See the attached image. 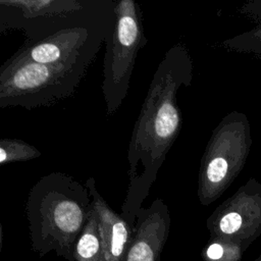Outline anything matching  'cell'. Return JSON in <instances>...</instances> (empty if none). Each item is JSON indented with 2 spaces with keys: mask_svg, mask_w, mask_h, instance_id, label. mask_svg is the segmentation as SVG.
Listing matches in <instances>:
<instances>
[{
  "mask_svg": "<svg viewBox=\"0 0 261 261\" xmlns=\"http://www.w3.org/2000/svg\"><path fill=\"white\" fill-rule=\"evenodd\" d=\"M192 79L190 51L184 43H177L167 50L153 74L128 144V185L120 214L133 227L181 129L177 92L191 86Z\"/></svg>",
  "mask_w": 261,
  "mask_h": 261,
  "instance_id": "6da1fadb",
  "label": "cell"
},
{
  "mask_svg": "<svg viewBox=\"0 0 261 261\" xmlns=\"http://www.w3.org/2000/svg\"><path fill=\"white\" fill-rule=\"evenodd\" d=\"M93 199L86 185L61 171L42 176L30 190L25 213L32 249L40 257L55 252L75 261L77 241L87 224Z\"/></svg>",
  "mask_w": 261,
  "mask_h": 261,
  "instance_id": "7a4b0ae2",
  "label": "cell"
},
{
  "mask_svg": "<svg viewBox=\"0 0 261 261\" xmlns=\"http://www.w3.org/2000/svg\"><path fill=\"white\" fill-rule=\"evenodd\" d=\"M90 66L43 64L11 55L0 68V107L51 106L75 92Z\"/></svg>",
  "mask_w": 261,
  "mask_h": 261,
  "instance_id": "3957f363",
  "label": "cell"
},
{
  "mask_svg": "<svg viewBox=\"0 0 261 261\" xmlns=\"http://www.w3.org/2000/svg\"><path fill=\"white\" fill-rule=\"evenodd\" d=\"M114 12L113 0H0V33L17 30L34 43Z\"/></svg>",
  "mask_w": 261,
  "mask_h": 261,
  "instance_id": "277c9868",
  "label": "cell"
},
{
  "mask_svg": "<svg viewBox=\"0 0 261 261\" xmlns=\"http://www.w3.org/2000/svg\"><path fill=\"white\" fill-rule=\"evenodd\" d=\"M252 147L251 125L239 111L227 113L213 129L201 158L197 195L202 205L216 201L243 170Z\"/></svg>",
  "mask_w": 261,
  "mask_h": 261,
  "instance_id": "5b68a950",
  "label": "cell"
},
{
  "mask_svg": "<svg viewBox=\"0 0 261 261\" xmlns=\"http://www.w3.org/2000/svg\"><path fill=\"white\" fill-rule=\"evenodd\" d=\"M142 9L134 0L115 1V21L106 39L102 92L112 116L125 99L139 51L147 44Z\"/></svg>",
  "mask_w": 261,
  "mask_h": 261,
  "instance_id": "8992f818",
  "label": "cell"
},
{
  "mask_svg": "<svg viewBox=\"0 0 261 261\" xmlns=\"http://www.w3.org/2000/svg\"><path fill=\"white\" fill-rule=\"evenodd\" d=\"M114 21L115 12L60 30L34 43L24 42L12 55L43 64H92Z\"/></svg>",
  "mask_w": 261,
  "mask_h": 261,
  "instance_id": "52a82bcc",
  "label": "cell"
},
{
  "mask_svg": "<svg viewBox=\"0 0 261 261\" xmlns=\"http://www.w3.org/2000/svg\"><path fill=\"white\" fill-rule=\"evenodd\" d=\"M211 238L248 247L261 234V184L248 179L211 213L206 222Z\"/></svg>",
  "mask_w": 261,
  "mask_h": 261,
  "instance_id": "ba28073f",
  "label": "cell"
},
{
  "mask_svg": "<svg viewBox=\"0 0 261 261\" xmlns=\"http://www.w3.org/2000/svg\"><path fill=\"white\" fill-rule=\"evenodd\" d=\"M171 216L161 198L142 207L136 217L132 243L122 261H160L169 236Z\"/></svg>",
  "mask_w": 261,
  "mask_h": 261,
  "instance_id": "9c48e42d",
  "label": "cell"
},
{
  "mask_svg": "<svg viewBox=\"0 0 261 261\" xmlns=\"http://www.w3.org/2000/svg\"><path fill=\"white\" fill-rule=\"evenodd\" d=\"M93 199L101 246L107 261H122L132 243L135 227L114 211L101 196L93 177L86 180Z\"/></svg>",
  "mask_w": 261,
  "mask_h": 261,
  "instance_id": "30bf717a",
  "label": "cell"
},
{
  "mask_svg": "<svg viewBox=\"0 0 261 261\" xmlns=\"http://www.w3.org/2000/svg\"><path fill=\"white\" fill-rule=\"evenodd\" d=\"M75 261H107L101 246L97 215L93 203L89 219L76 244Z\"/></svg>",
  "mask_w": 261,
  "mask_h": 261,
  "instance_id": "8fae6325",
  "label": "cell"
},
{
  "mask_svg": "<svg viewBox=\"0 0 261 261\" xmlns=\"http://www.w3.org/2000/svg\"><path fill=\"white\" fill-rule=\"evenodd\" d=\"M246 246L221 239L211 238L202 250L203 261H240Z\"/></svg>",
  "mask_w": 261,
  "mask_h": 261,
  "instance_id": "7c38bea8",
  "label": "cell"
},
{
  "mask_svg": "<svg viewBox=\"0 0 261 261\" xmlns=\"http://www.w3.org/2000/svg\"><path fill=\"white\" fill-rule=\"evenodd\" d=\"M41 155V151L22 140L2 139L0 141V165L29 161Z\"/></svg>",
  "mask_w": 261,
  "mask_h": 261,
  "instance_id": "4fadbf2b",
  "label": "cell"
},
{
  "mask_svg": "<svg viewBox=\"0 0 261 261\" xmlns=\"http://www.w3.org/2000/svg\"><path fill=\"white\" fill-rule=\"evenodd\" d=\"M221 45L228 50L261 55V25L227 39Z\"/></svg>",
  "mask_w": 261,
  "mask_h": 261,
  "instance_id": "5bb4252c",
  "label": "cell"
},
{
  "mask_svg": "<svg viewBox=\"0 0 261 261\" xmlns=\"http://www.w3.org/2000/svg\"><path fill=\"white\" fill-rule=\"evenodd\" d=\"M254 261H261V254H260V255H259V256H258Z\"/></svg>",
  "mask_w": 261,
  "mask_h": 261,
  "instance_id": "9a60e30c",
  "label": "cell"
}]
</instances>
